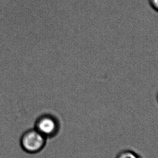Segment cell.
<instances>
[{"label": "cell", "mask_w": 158, "mask_h": 158, "mask_svg": "<svg viewBox=\"0 0 158 158\" xmlns=\"http://www.w3.org/2000/svg\"><path fill=\"white\" fill-rule=\"evenodd\" d=\"M152 8L158 13V0H148Z\"/></svg>", "instance_id": "obj_4"}, {"label": "cell", "mask_w": 158, "mask_h": 158, "mask_svg": "<svg viewBox=\"0 0 158 158\" xmlns=\"http://www.w3.org/2000/svg\"><path fill=\"white\" fill-rule=\"evenodd\" d=\"M34 128L47 139L53 138L59 133L60 123L55 115L44 113L36 118Z\"/></svg>", "instance_id": "obj_2"}, {"label": "cell", "mask_w": 158, "mask_h": 158, "mask_svg": "<svg viewBox=\"0 0 158 158\" xmlns=\"http://www.w3.org/2000/svg\"></svg>", "instance_id": "obj_5"}, {"label": "cell", "mask_w": 158, "mask_h": 158, "mask_svg": "<svg viewBox=\"0 0 158 158\" xmlns=\"http://www.w3.org/2000/svg\"><path fill=\"white\" fill-rule=\"evenodd\" d=\"M116 158H140V157L134 152L125 150L120 152Z\"/></svg>", "instance_id": "obj_3"}, {"label": "cell", "mask_w": 158, "mask_h": 158, "mask_svg": "<svg viewBox=\"0 0 158 158\" xmlns=\"http://www.w3.org/2000/svg\"><path fill=\"white\" fill-rule=\"evenodd\" d=\"M47 139L35 128L27 130L20 138L21 147L29 154H36L42 151L46 145Z\"/></svg>", "instance_id": "obj_1"}]
</instances>
